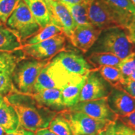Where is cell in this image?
<instances>
[{
	"label": "cell",
	"mask_w": 135,
	"mask_h": 135,
	"mask_svg": "<svg viewBox=\"0 0 135 135\" xmlns=\"http://www.w3.org/2000/svg\"><path fill=\"white\" fill-rule=\"evenodd\" d=\"M102 30L92 24L76 26L69 40L76 48L86 53L97 41Z\"/></svg>",
	"instance_id": "obj_13"
},
{
	"label": "cell",
	"mask_w": 135,
	"mask_h": 135,
	"mask_svg": "<svg viewBox=\"0 0 135 135\" xmlns=\"http://www.w3.org/2000/svg\"><path fill=\"white\" fill-rule=\"evenodd\" d=\"M30 94L39 104L53 111L58 113L66 108L63 103L61 89H45Z\"/></svg>",
	"instance_id": "obj_15"
},
{
	"label": "cell",
	"mask_w": 135,
	"mask_h": 135,
	"mask_svg": "<svg viewBox=\"0 0 135 135\" xmlns=\"http://www.w3.org/2000/svg\"><path fill=\"white\" fill-rule=\"evenodd\" d=\"M60 113L69 123L74 135H98L112 123L94 119L80 111L68 108Z\"/></svg>",
	"instance_id": "obj_7"
},
{
	"label": "cell",
	"mask_w": 135,
	"mask_h": 135,
	"mask_svg": "<svg viewBox=\"0 0 135 135\" xmlns=\"http://www.w3.org/2000/svg\"><path fill=\"white\" fill-rule=\"evenodd\" d=\"M0 126L6 133H12L20 128L19 118L16 110L4 99L0 104Z\"/></svg>",
	"instance_id": "obj_17"
},
{
	"label": "cell",
	"mask_w": 135,
	"mask_h": 135,
	"mask_svg": "<svg viewBox=\"0 0 135 135\" xmlns=\"http://www.w3.org/2000/svg\"><path fill=\"white\" fill-rule=\"evenodd\" d=\"M125 78L135 71V52H132L126 58L121 60L118 66Z\"/></svg>",
	"instance_id": "obj_28"
},
{
	"label": "cell",
	"mask_w": 135,
	"mask_h": 135,
	"mask_svg": "<svg viewBox=\"0 0 135 135\" xmlns=\"http://www.w3.org/2000/svg\"><path fill=\"white\" fill-rule=\"evenodd\" d=\"M35 135H57L55 133L52 132L48 128H43V129H39L35 132Z\"/></svg>",
	"instance_id": "obj_36"
},
{
	"label": "cell",
	"mask_w": 135,
	"mask_h": 135,
	"mask_svg": "<svg viewBox=\"0 0 135 135\" xmlns=\"http://www.w3.org/2000/svg\"><path fill=\"white\" fill-rule=\"evenodd\" d=\"M87 10L89 21L101 30L113 27L126 30L134 20L133 15L119 9L107 0H90Z\"/></svg>",
	"instance_id": "obj_2"
},
{
	"label": "cell",
	"mask_w": 135,
	"mask_h": 135,
	"mask_svg": "<svg viewBox=\"0 0 135 135\" xmlns=\"http://www.w3.org/2000/svg\"><path fill=\"white\" fill-rule=\"evenodd\" d=\"M114 135H135V131L118 119L114 122Z\"/></svg>",
	"instance_id": "obj_30"
},
{
	"label": "cell",
	"mask_w": 135,
	"mask_h": 135,
	"mask_svg": "<svg viewBox=\"0 0 135 135\" xmlns=\"http://www.w3.org/2000/svg\"><path fill=\"white\" fill-rule=\"evenodd\" d=\"M63 4H81L88 0H55Z\"/></svg>",
	"instance_id": "obj_35"
},
{
	"label": "cell",
	"mask_w": 135,
	"mask_h": 135,
	"mask_svg": "<svg viewBox=\"0 0 135 135\" xmlns=\"http://www.w3.org/2000/svg\"><path fill=\"white\" fill-rule=\"evenodd\" d=\"M118 119L126 126L135 131V109L126 115L119 116Z\"/></svg>",
	"instance_id": "obj_32"
},
{
	"label": "cell",
	"mask_w": 135,
	"mask_h": 135,
	"mask_svg": "<svg viewBox=\"0 0 135 135\" xmlns=\"http://www.w3.org/2000/svg\"><path fill=\"white\" fill-rule=\"evenodd\" d=\"M133 16H134V20H135V14L133 15Z\"/></svg>",
	"instance_id": "obj_42"
},
{
	"label": "cell",
	"mask_w": 135,
	"mask_h": 135,
	"mask_svg": "<svg viewBox=\"0 0 135 135\" xmlns=\"http://www.w3.org/2000/svg\"><path fill=\"white\" fill-rule=\"evenodd\" d=\"M5 135H35V133L31 131L26 130L23 128H19L13 132L6 133Z\"/></svg>",
	"instance_id": "obj_33"
},
{
	"label": "cell",
	"mask_w": 135,
	"mask_h": 135,
	"mask_svg": "<svg viewBox=\"0 0 135 135\" xmlns=\"http://www.w3.org/2000/svg\"><path fill=\"white\" fill-rule=\"evenodd\" d=\"M119 9L124 10L132 15L135 14V5L130 0H107Z\"/></svg>",
	"instance_id": "obj_29"
},
{
	"label": "cell",
	"mask_w": 135,
	"mask_h": 135,
	"mask_svg": "<svg viewBox=\"0 0 135 135\" xmlns=\"http://www.w3.org/2000/svg\"><path fill=\"white\" fill-rule=\"evenodd\" d=\"M4 99L11 104L19 118L20 128L36 132L47 128L58 112L39 104L31 94L13 90Z\"/></svg>",
	"instance_id": "obj_1"
},
{
	"label": "cell",
	"mask_w": 135,
	"mask_h": 135,
	"mask_svg": "<svg viewBox=\"0 0 135 135\" xmlns=\"http://www.w3.org/2000/svg\"><path fill=\"white\" fill-rule=\"evenodd\" d=\"M21 42L6 25L0 23V51L12 52L20 50Z\"/></svg>",
	"instance_id": "obj_19"
},
{
	"label": "cell",
	"mask_w": 135,
	"mask_h": 135,
	"mask_svg": "<svg viewBox=\"0 0 135 135\" xmlns=\"http://www.w3.org/2000/svg\"><path fill=\"white\" fill-rule=\"evenodd\" d=\"M66 36L64 33L33 45L22 46L26 58L40 61H49L60 52L66 51Z\"/></svg>",
	"instance_id": "obj_8"
},
{
	"label": "cell",
	"mask_w": 135,
	"mask_h": 135,
	"mask_svg": "<svg viewBox=\"0 0 135 135\" xmlns=\"http://www.w3.org/2000/svg\"><path fill=\"white\" fill-rule=\"evenodd\" d=\"M26 58L21 49L12 52L0 51V69L4 70L9 68H15L16 64Z\"/></svg>",
	"instance_id": "obj_24"
},
{
	"label": "cell",
	"mask_w": 135,
	"mask_h": 135,
	"mask_svg": "<svg viewBox=\"0 0 135 135\" xmlns=\"http://www.w3.org/2000/svg\"><path fill=\"white\" fill-rule=\"evenodd\" d=\"M95 70L100 74L101 77L112 88H118L125 79L118 67L103 66L98 68Z\"/></svg>",
	"instance_id": "obj_22"
},
{
	"label": "cell",
	"mask_w": 135,
	"mask_h": 135,
	"mask_svg": "<svg viewBox=\"0 0 135 135\" xmlns=\"http://www.w3.org/2000/svg\"><path fill=\"white\" fill-rule=\"evenodd\" d=\"M126 78H128L129 80H132V81H135V71L133 72L129 77Z\"/></svg>",
	"instance_id": "obj_37"
},
{
	"label": "cell",
	"mask_w": 135,
	"mask_h": 135,
	"mask_svg": "<svg viewBox=\"0 0 135 135\" xmlns=\"http://www.w3.org/2000/svg\"><path fill=\"white\" fill-rule=\"evenodd\" d=\"M118 88L123 89L135 98V81L129 80L128 78H125L124 81Z\"/></svg>",
	"instance_id": "obj_31"
},
{
	"label": "cell",
	"mask_w": 135,
	"mask_h": 135,
	"mask_svg": "<svg viewBox=\"0 0 135 135\" xmlns=\"http://www.w3.org/2000/svg\"><path fill=\"white\" fill-rule=\"evenodd\" d=\"M3 101H4V97H3V96L0 95V104L2 103Z\"/></svg>",
	"instance_id": "obj_39"
},
{
	"label": "cell",
	"mask_w": 135,
	"mask_h": 135,
	"mask_svg": "<svg viewBox=\"0 0 135 135\" xmlns=\"http://www.w3.org/2000/svg\"><path fill=\"white\" fill-rule=\"evenodd\" d=\"M76 76L68 73L58 63L50 60L39 75L32 94L45 89L61 90Z\"/></svg>",
	"instance_id": "obj_6"
},
{
	"label": "cell",
	"mask_w": 135,
	"mask_h": 135,
	"mask_svg": "<svg viewBox=\"0 0 135 135\" xmlns=\"http://www.w3.org/2000/svg\"><path fill=\"white\" fill-rule=\"evenodd\" d=\"M5 25L18 37L21 44L41 29L23 0L19 1Z\"/></svg>",
	"instance_id": "obj_5"
},
{
	"label": "cell",
	"mask_w": 135,
	"mask_h": 135,
	"mask_svg": "<svg viewBox=\"0 0 135 135\" xmlns=\"http://www.w3.org/2000/svg\"><path fill=\"white\" fill-rule=\"evenodd\" d=\"M50 61L28 58L20 60L16 64L11 76L15 90L23 94L33 93L39 75Z\"/></svg>",
	"instance_id": "obj_4"
},
{
	"label": "cell",
	"mask_w": 135,
	"mask_h": 135,
	"mask_svg": "<svg viewBox=\"0 0 135 135\" xmlns=\"http://www.w3.org/2000/svg\"><path fill=\"white\" fill-rule=\"evenodd\" d=\"M20 0H0V23L6 24Z\"/></svg>",
	"instance_id": "obj_27"
},
{
	"label": "cell",
	"mask_w": 135,
	"mask_h": 135,
	"mask_svg": "<svg viewBox=\"0 0 135 135\" xmlns=\"http://www.w3.org/2000/svg\"><path fill=\"white\" fill-rule=\"evenodd\" d=\"M5 70H6V69H5ZM3 71V70H1V69H0V73H1V71Z\"/></svg>",
	"instance_id": "obj_41"
},
{
	"label": "cell",
	"mask_w": 135,
	"mask_h": 135,
	"mask_svg": "<svg viewBox=\"0 0 135 135\" xmlns=\"http://www.w3.org/2000/svg\"><path fill=\"white\" fill-rule=\"evenodd\" d=\"M6 134V132L3 128L0 126V135H5Z\"/></svg>",
	"instance_id": "obj_38"
},
{
	"label": "cell",
	"mask_w": 135,
	"mask_h": 135,
	"mask_svg": "<svg viewBox=\"0 0 135 135\" xmlns=\"http://www.w3.org/2000/svg\"><path fill=\"white\" fill-rule=\"evenodd\" d=\"M27 5L41 28H45L51 22L49 9L45 0H23Z\"/></svg>",
	"instance_id": "obj_18"
},
{
	"label": "cell",
	"mask_w": 135,
	"mask_h": 135,
	"mask_svg": "<svg viewBox=\"0 0 135 135\" xmlns=\"http://www.w3.org/2000/svg\"><path fill=\"white\" fill-rule=\"evenodd\" d=\"M88 74L83 76H76L61 89L63 103L66 108L75 105L79 102L81 91L86 81Z\"/></svg>",
	"instance_id": "obj_16"
},
{
	"label": "cell",
	"mask_w": 135,
	"mask_h": 135,
	"mask_svg": "<svg viewBox=\"0 0 135 135\" xmlns=\"http://www.w3.org/2000/svg\"><path fill=\"white\" fill-rule=\"evenodd\" d=\"M68 109L72 111H80L90 117L100 120L114 122L118 119V116L109 108L106 98L81 101L68 108Z\"/></svg>",
	"instance_id": "obj_9"
},
{
	"label": "cell",
	"mask_w": 135,
	"mask_h": 135,
	"mask_svg": "<svg viewBox=\"0 0 135 135\" xmlns=\"http://www.w3.org/2000/svg\"><path fill=\"white\" fill-rule=\"evenodd\" d=\"M106 98L109 108L118 117L126 115L135 109V98L121 89L112 88Z\"/></svg>",
	"instance_id": "obj_14"
},
{
	"label": "cell",
	"mask_w": 135,
	"mask_h": 135,
	"mask_svg": "<svg viewBox=\"0 0 135 135\" xmlns=\"http://www.w3.org/2000/svg\"><path fill=\"white\" fill-rule=\"evenodd\" d=\"M98 135H114V122L111 123L105 129L101 131Z\"/></svg>",
	"instance_id": "obj_34"
},
{
	"label": "cell",
	"mask_w": 135,
	"mask_h": 135,
	"mask_svg": "<svg viewBox=\"0 0 135 135\" xmlns=\"http://www.w3.org/2000/svg\"><path fill=\"white\" fill-rule=\"evenodd\" d=\"M130 1L133 3V4L135 5V0H130Z\"/></svg>",
	"instance_id": "obj_40"
},
{
	"label": "cell",
	"mask_w": 135,
	"mask_h": 135,
	"mask_svg": "<svg viewBox=\"0 0 135 135\" xmlns=\"http://www.w3.org/2000/svg\"><path fill=\"white\" fill-rule=\"evenodd\" d=\"M89 1L88 0L81 4H64L68 9L76 26L91 24L88 16V3Z\"/></svg>",
	"instance_id": "obj_23"
},
{
	"label": "cell",
	"mask_w": 135,
	"mask_h": 135,
	"mask_svg": "<svg viewBox=\"0 0 135 135\" xmlns=\"http://www.w3.org/2000/svg\"><path fill=\"white\" fill-rule=\"evenodd\" d=\"M48 128L57 135H74L69 123L60 112L52 119Z\"/></svg>",
	"instance_id": "obj_25"
},
{
	"label": "cell",
	"mask_w": 135,
	"mask_h": 135,
	"mask_svg": "<svg viewBox=\"0 0 135 135\" xmlns=\"http://www.w3.org/2000/svg\"><path fill=\"white\" fill-rule=\"evenodd\" d=\"M51 16V22L63 30L67 38H70L76 27L71 15L67 8L62 3L55 0H45Z\"/></svg>",
	"instance_id": "obj_12"
},
{
	"label": "cell",
	"mask_w": 135,
	"mask_h": 135,
	"mask_svg": "<svg viewBox=\"0 0 135 135\" xmlns=\"http://www.w3.org/2000/svg\"><path fill=\"white\" fill-rule=\"evenodd\" d=\"M121 60L116 56L109 53L92 52L87 57V61L95 70L103 66L118 67Z\"/></svg>",
	"instance_id": "obj_20"
},
{
	"label": "cell",
	"mask_w": 135,
	"mask_h": 135,
	"mask_svg": "<svg viewBox=\"0 0 135 135\" xmlns=\"http://www.w3.org/2000/svg\"><path fill=\"white\" fill-rule=\"evenodd\" d=\"M61 33H63V30L57 25L50 22L45 28H41L36 34L23 42L22 46L40 43Z\"/></svg>",
	"instance_id": "obj_21"
},
{
	"label": "cell",
	"mask_w": 135,
	"mask_h": 135,
	"mask_svg": "<svg viewBox=\"0 0 135 135\" xmlns=\"http://www.w3.org/2000/svg\"><path fill=\"white\" fill-rule=\"evenodd\" d=\"M91 49L92 52L112 53L120 60L134 51L133 45L129 40L127 31L121 27H113L102 30Z\"/></svg>",
	"instance_id": "obj_3"
},
{
	"label": "cell",
	"mask_w": 135,
	"mask_h": 135,
	"mask_svg": "<svg viewBox=\"0 0 135 135\" xmlns=\"http://www.w3.org/2000/svg\"><path fill=\"white\" fill-rule=\"evenodd\" d=\"M111 89L100 74L95 70H93L88 74L81 91L79 102L107 98Z\"/></svg>",
	"instance_id": "obj_10"
},
{
	"label": "cell",
	"mask_w": 135,
	"mask_h": 135,
	"mask_svg": "<svg viewBox=\"0 0 135 135\" xmlns=\"http://www.w3.org/2000/svg\"><path fill=\"white\" fill-rule=\"evenodd\" d=\"M51 60L58 63L71 75L83 76L95 70L81 55L71 51L60 52Z\"/></svg>",
	"instance_id": "obj_11"
},
{
	"label": "cell",
	"mask_w": 135,
	"mask_h": 135,
	"mask_svg": "<svg viewBox=\"0 0 135 135\" xmlns=\"http://www.w3.org/2000/svg\"><path fill=\"white\" fill-rule=\"evenodd\" d=\"M15 68H7L0 73V95L4 97L15 90L11 78Z\"/></svg>",
	"instance_id": "obj_26"
}]
</instances>
